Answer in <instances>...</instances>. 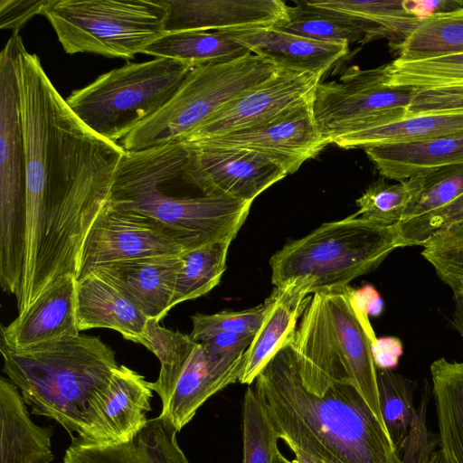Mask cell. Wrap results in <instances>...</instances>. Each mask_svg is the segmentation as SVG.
<instances>
[{"mask_svg": "<svg viewBox=\"0 0 463 463\" xmlns=\"http://www.w3.org/2000/svg\"><path fill=\"white\" fill-rule=\"evenodd\" d=\"M311 298V285L305 279L274 287L264 301L265 316L244 354L238 382L248 385L253 383L261 370L294 335L297 323Z\"/></svg>", "mask_w": 463, "mask_h": 463, "instance_id": "21", "label": "cell"}, {"mask_svg": "<svg viewBox=\"0 0 463 463\" xmlns=\"http://www.w3.org/2000/svg\"><path fill=\"white\" fill-rule=\"evenodd\" d=\"M79 335L76 278L65 274L51 282L9 325L2 326L1 345L24 349Z\"/></svg>", "mask_w": 463, "mask_h": 463, "instance_id": "18", "label": "cell"}, {"mask_svg": "<svg viewBox=\"0 0 463 463\" xmlns=\"http://www.w3.org/2000/svg\"><path fill=\"white\" fill-rule=\"evenodd\" d=\"M279 437L317 463H402L345 377L299 360L288 341L252 383Z\"/></svg>", "mask_w": 463, "mask_h": 463, "instance_id": "2", "label": "cell"}, {"mask_svg": "<svg viewBox=\"0 0 463 463\" xmlns=\"http://www.w3.org/2000/svg\"><path fill=\"white\" fill-rule=\"evenodd\" d=\"M177 432L168 419L159 415L127 442L100 444L72 437L62 463H189L177 442Z\"/></svg>", "mask_w": 463, "mask_h": 463, "instance_id": "19", "label": "cell"}, {"mask_svg": "<svg viewBox=\"0 0 463 463\" xmlns=\"http://www.w3.org/2000/svg\"><path fill=\"white\" fill-rule=\"evenodd\" d=\"M423 183L422 174L397 184L379 179L372 183L356 200L358 211L355 213L379 223L397 224L418 199Z\"/></svg>", "mask_w": 463, "mask_h": 463, "instance_id": "33", "label": "cell"}, {"mask_svg": "<svg viewBox=\"0 0 463 463\" xmlns=\"http://www.w3.org/2000/svg\"><path fill=\"white\" fill-rule=\"evenodd\" d=\"M422 175V191L401 222L427 216L463 194V164L432 169Z\"/></svg>", "mask_w": 463, "mask_h": 463, "instance_id": "39", "label": "cell"}, {"mask_svg": "<svg viewBox=\"0 0 463 463\" xmlns=\"http://www.w3.org/2000/svg\"><path fill=\"white\" fill-rule=\"evenodd\" d=\"M153 390L136 371L119 365L114 372L98 421L88 440L100 444L128 441L148 420ZM82 439V438H81Z\"/></svg>", "mask_w": 463, "mask_h": 463, "instance_id": "23", "label": "cell"}, {"mask_svg": "<svg viewBox=\"0 0 463 463\" xmlns=\"http://www.w3.org/2000/svg\"><path fill=\"white\" fill-rule=\"evenodd\" d=\"M26 165V231L19 298L33 303L54 279L76 278L80 250L107 203L125 150L87 128L37 55L19 56Z\"/></svg>", "mask_w": 463, "mask_h": 463, "instance_id": "1", "label": "cell"}, {"mask_svg": "<svg viewBox=\"0 0 463 463\" xmlns=\"http://www.w3.org/2000/svg\"><path fill=\"white\" fill-rule=\"evenodd\" d=\"M49 0H1L0 27L18 32L36 14H42Z\"/></svg>", "mask_w": 463, "mask_h": 463, "instance_id": "44", "label": "cell"}, {"mask_svg": "<svg viewBox=\"0 0 463 463\" xmlns=\"http://www.w3.org/2000/svg\"><path fill=\"white\" fill-rule=\"evenodd\" d=\"M382 415L392 442L400 455L411 425L415 383L393 370L377 369Z\"/></svg>", "mask_w": 463, "mask_h": 463, "instance_id": "35", "label": "cell"}, {"mask_svg": "<svg viewBox=\"0 0 463 463\" xmlns=\"http://www.w3.org/2000/svg\"><path fill=\"white\" fill-rule=\"evenodd\" d=\"M184 146L188 160L183 178L203 195L252 203L269 186L291 174L281 160L260 152L207 145Z\"/></svg>", "mask_w": 463, "mask_h": 463, "instance_id": "14", "label": "cell"}, {"mask_svg": "<svg viewBox=\"0 0 463 463\" xmlns=\"http://www.w3.org/2000/svg\"><path fill=\"white\" fill-rule=\"evenodd\" d=\"M321 78L281 70L218 109L178 140L192 144L270 123L312 103Z\"/></svg>", "mask_w": 463, "mask_h": 463, "instance_id": "15", "label": "cell"}, {"mask_svg": "<svg viewBox=\"0 0 463 463\" xmlns=\"http://www.w3.org/2000/svg\"><path fill=\"white\" fill-rule=\"evenodd\" d=\"M266 312L265 304L241 310H223L214 314H195L191 317L193 330L191 338L195 342L223 333L256 335Z\"/></svg>", "mask_w": 463, "mask_h": 463, "instance_id": "40", "label": "cell"}, {"mask_svg": "<svg viewBox=\"0 0 463 463\" xmlns=\"http://www.w3.org/2000/svg\"><path fill=\"white\" fill-rule=\"evenodd\" d=\"M274 27L307 39L346 43H367L383 38L373 25L348 16L313 7L307 1L289 6L288 17Z\"/></svg>", "mask_w": 463, "mask_h": 463, "instance_id": "28", "label": "cell"}, {"mask_svg": "<svg viewBox=\"0 0 463 463\" xmlns=\"http://www.w3.org/2000/svg\"><path fill=\"white\" fill-rule=\"evenodd\" d=\"M167 9L165 33L232 32L273 26L288 17L280 0H162Z\"/></svg>", "mask_w": 463, "mask_h": 463, "instance_id": "17", "label": "cell"}, {"mask_svg": "<svg viewBox=\"0 0 463 463\" xmlns=\"http://www.w3.org/2000/svg\"><path fill=\"white\" fill-rule=\"evenodd\" d=\"M1 463H50L52 426L34 423L18 388L0 379Z\"/></svg>", "mask_w": 463, "mask_h": 463, "instance_id": "25", "label": "cell"}, {"mask_svg": "<svg viewBox=\"0 0 463 463\" xmlns=\"http://www.w3.org/2000/svg\"><path fill=\"white\" fill-rule=\"evenodd\" d=\"M429 398V384H425L400 453L402 463H444L439 440L432 435L428 425Z\"/></svg>", "mask_w": 463, "mask_h": 463, "instance_id": "41", "label": "cell"}, {"mask_svg": "<svg viewBox=\"0 0 463 463\" xmlns=\"http://www.w3.org/2000/svg\"><path fill=\"white\" fill-rule=\"evenodd\" d=\"M280 71L253 53L194 67L173 98L126 136L121 146L125 151H140L177 140L218 109Z\"/></svg>", "mask_w": 463, "mask_h": 463, "instance_id": "7", "label": "cell"}, {"mask_svg": "<svg viewBox=\"0 0 463 463\" xmlns=\"http://www.w3.org/2000/svg\"><path fill=\"white\" fill-rule=\"evenodd\" d=\"M187 145L238 147L260 152L281 160L291 174L327 146L317 126L312 103L266 125Z\"/></svg>", "mask_w": 463, "mask_h": 463, "instance_id": "16", "label": "cell"}, {"mask_svg": "<svg viewBox=\"0 0 463 463\" xmlns=\"http://www.w3.org/2000/svg\"><path fill=\"white\" fill-rule=\"evenodd\" d=\"M142 53L197 66L238 59L251 52L222 32L184 31L165 33Z\"/></svg>", "mask_w": 463, "mask_h": 463, "instance_id": "29", "label": "cell"}, {"mask_svg": "<svg viewBox=\"0 0 463 463\" xmlns=\"http://www.w3.org/2000/svg\"><path fill=\"white\" fill-rule=\"evenodd\" d=\"M137 343L160 362L158 377L150 385L162 402L160 416L168 419L179 432L214 394L205 350L190 335L165 328L156 319L148 320Z\"/></svg>", "mask_w": 463, "mask_h": 463, "instance_id": "12", "label": "cell"}, {"mask_svg": "<svg viewBox=\"0 0 463 463\" xmlns=\"http://www.w3.org/2000/svg\"><path fill=\"white\" fill-rule=\"evenodd\" d=\"M364 150L383 177L400 182L432 169L463 164V132Z\"/></svg>", "mask_w": 463, "mask_h": 463, "instance_id": "26", "label": "cell"}, {"mask_svg": "<svg viewBox=\"0 0 463 463\" xmlns=\"http://www.w3.org/2000/svg\"><path fill=\"white\" fill-rule=\"evenodd\" d=\"M192 69L168 58L128 63L73 91L66 102L87 128L117 143L157 113Z\"/></svg>", "mask_w": 463, "mask_h": 463, "instance_id": "6", "label": "cell"}, {"mask_svg": "<svg viewBox=\"0 0 463 463\" xmlns=\"http://www.w3.org/2000/svg\"><path fill=\"white\" fill-rule=\"evenodd\" d=\"M76 318L80 332L108 328L135 343L149 320L134 302L96 271L76 280Z\"/></svg>", "mask_w": 463, "mask_h": 463, "instance_id": "24", "label": "cell"}, {"mask_svg": "<svg viewBox=\"0 0 463 463\" xmlns=\"http://www.w3.org/2000/svg\"><path fill=\"white\" fill-rule=\"evenodd\" d=\"M243 463H274L279 437L252 384L242 405Z\"/></svg>", "mask_w": 463, "mask_h": 463, "instance_id": "36", "label": "cell"}, {"mask_svg": "<svg viewBox=\"0 0 463 463\" xmlns=\"http://www.w3.org/2000/svg\"><path fill=\"white\" fill-rule=\"evenodd\" d=\"M421 255L454 293L463 289V222L430 238Z\"/></svg>", "mask_w": 463, "mask_h": 463, "instance_id": "38", "label": "cell"}, {"mask_svg": "<svg viewBox=\"0 0 463 463\" xmlns=\"http://www.w3.org/2000/svg\"><path fill=\"white\" fill-rule=\"evenodd\" d=\"M403 352L402 342L396 336L377 338L373 345V357L377 369L393 370Z\"/></svg>", "mask_w": 463, "mask_h": 463, "instance_id": "45", "label": "cell"}, {"mask_svg": "<svg viewBox=\"0 0 463 463\" xmlns=\"http://www.w3.org/2000/svg\"><path fill=\"white\" fill-rule=\"evenodd\" d=\"M457 292L460 293V294H461V296L463 297V289H461V290H459V291H457ZM455 293H456V292H455Z\"/></svg>", "mask_w": 463, "mask_h": 463, "instance_id": "50", "label": "cell"}, {"mask_svg": "<svg viewBox=\"0 0 463 463\" xmlns=\"http://www.w3.org/2000/svg\"><path fill=\"white\" fill-rule=\"evenodd\" d=\"M181 255L137 259L100 266L96 271L110 281L148 317L160 321L172 301Z\"/></svg>", "mask_w": 463, "mask_h": 463, "instance_id": "22", "label": "cell"}, {"mask_svg": "<svg viewBox=\"0 0 463 463\" xmlns=\"http://www.w3.org/2000/svg\"><path fill=\"white\" fill-rule=\"evenodd\" d=\"M69 54L133 59L165 33L162 0H49L43 11Z\"/></svg>", "mask_w": 463, "mask_h": 463, "instance_id": "8", "label": "cell"}, {"mask_svg": "<svg viewBox=\"0 0 463 463\" xmlns=\"http://www.w3.org/2000/svg\"><path fill=\"white\" fill-rule=\"evenodd\" d=\"M222 33L281 70L321 77L349 51L346 43L315 41L274 26Z\"/></svg>", "mask_w": 463, "mask_h": 463, "instance_id": "20", "label": "cell"}, {"mask_svg": "<svg viewBox=\"0 0 463 463\" xmlns=\"http://www.w3.org/2000/svg\"><path fill=\"white\" fill-rule=\"evenodd\" d=\"M463 222V194L438 211L395 224L401 248L421 246L435 234Z\"/></svg>", "mask_w": 463, "mask_h": 463, "instance_id": "42", "label": "cell"}, {"mask_svg": "<svg viewBox=\"0 0 463 463\" xmlns=\"http://www.w3.org/2000/svg\"><path fill=\"white\" fill-rule=\"evenodd\" d=\"M290 450L294 453L297 463H317L297 449H291Z\"/></svg>", "mask_w": 463, "mask_h": 463, "instance_id": "48", "label": "cell"}, {"mask_svg": "<svg viewBox=\"0 0 463 463\" xmlns=\"http://www.w3.org/2000/svg\"><path fill=\"white\" fill-rule=\"evenodd\" d=\"M451 323L463 338V297L458 292L454 293V310Z\"/></svg>", "mask_w": 463, "mask_h": 463, "instance_id": "47", "label": "cell"}, {"mask_svg": "<svg viewBox=\"0 0 463 463\" xmlns=\"http://www.w3.org/2000/svg\"><path fill=\"white\" fill-rule=\"evenodd\" d=\"M3 371L34 415L90 438L111 377L115 352L99 337L77 335L24 349L3 345Z\"/></svg>", "mask_w": 463, "mask_h": 463, "instance_id": "3", "label": "cell"}, {"mask_svg": "<svg viewBox=\"0 0 463 463\" xmlns=\"http://www.w3.org/2000/svg\"><path fill=\"white\" fill-rule=\"evenodd\" d=\"M386 85L419 90L463 87V53L387 64Z\"/></svg>", "mask_w": 463, "mask_h": 463, "instance_id": "34", "label": "cell"}, {"mask_svg": "<svg viewBox=\"0 0 463 463\" xmlns=\"http://www.w3.org/2000/svg\"><path fill=\"white\" fill-rule=\"evenodd\" d=\"M397 52L405 61L462 54L463 8L421 18Z\"/></svg>", "mask_w": 463, "mask_h": 463, "instance_id": "31", "label": "cell"}, {"mask_svg": "<svg viewBox=\"0 0 463 463\" xmlns=\"http://www.w3.org/2000/svg\"><path fill=\"white\" fill-rule=\"evenodd\" d=\"M184 251L176 238L156 221L107 202L82 242L76 280L103 265Z\"/></svg>", "mask_w": 463, "mask_h": 463, "instance_id": "13", "label": "cell"}, {"mask_svg": "<svg viewBox=\"0 0 463 463\" xmlns=\"http://www.w3.org/2000/svg\"><path fill=\"white\" fill-rule=\"evenodd\" d=\"M233 239L234 236H229L181 254L173 307L206 295L220 283L226 269L227 254Z\"/></svg>", "mask_w": 463, "mask_h": 463, "instance_id": "32", "label": "cell"}, {"mask_svg": "<svg viewBox=\"0 0 463 463\" xmlns=\"http://www.w3.org/2000/svg\"><path fill=\"white\" fill-rule=\"evenodd\" d=\"M452 112H463V87L416 91L407 108V116Z\"/></svg>", "mask_w": 463, "mask_h": 463, "instance_id": "43", "label": "cell"}, {"mask_svg": "<svg viewBox=\"0 0 463 463\" xmlns=\"http://www.w3.org/2000/svg\"><path fill=\"white\" fill-rule=\"evenodd\" d=\"M387 64L362 70L349 68L339 80L319 82L313 101V115L325 142L385 125L407 116L414 90L386 85Z\"/></svg>", "mask_w": 463, "mask_h": 463, "instance_id": "10", "label": "cell"}, {"mask_svg": "<svg viewBox=\"0 0 463 463\" xmlns=\"http://www.w3.org/2000/svg\"><path fill=\"white\" fill-rule=\"evenodd\" d=\"M274 463H297L296 460H290L286 458L279 449L277 450L274 457Z\"/></svg>", "mask_w": 463, "mask_h": 463, "instance_id": "49", "label": "cell"}, {"mask_svg": "<svg viewBox=\"0 0 463 463\" xmlns=\"http://www.w3.org/2000/svg\"><path fill=\"white\" fill-rule=\"evenodd\" d=\"M24 48L13 32L0 53V279L23 278L26 231V165L19 88Z\"/></svg>", "mask_w": 463, "mask_h": 463, "instance_id": "9", "label": "cell"}, {"mask_svg": "<svg viewBox=\"0 0 463 463\" xmlns=\"http://www.w3.org/2000/svg\"><path fill=\"white\" fill-rule=\"evenodd\" d=\"M355 300L359 307L369 316H379L383 309V302L372 286L355 290Z\"/></svg>", "mask_w": 463, "mask_h": 463, "instance_id": "46", "label": "cell"}, {"mask_svg": "<svg viewBox=\"0 0 463 463\" xmlns=\"http://www.w3.org/2000/svg\"><path fill=\"white\" fill-rule=\"evenodd\" d=\"M401 248L394 225L358 216L325 222L306 236L286 243L269 260L271 282L282 287L307 280L312 294L346 287L375 269Z\"/></svg>", "mask_w": 463, "mask_h": 463, "instance_id": "4", "label": "cell"}, {"mask_svg": "<svg viewBox=\"0 0 463 463\" xmlns=\"http://www.w3.org/2000/svg\"><path fill=\"white\" fill-rule=\"evenodd\" d=\"M305 314L388 432L382 415L377 368L373 357L377 337L369 316L355 300V289L346 286L317 291L312 294Z\"/></svg>", "mask_w": 463, "mask_h": 463, "instance_id": "11", "label": "cell"}, {"mask_svg": "<svg viewBox=\"0 0 463 463\" xmlns=\"http://www.w3.org/2000/svg\"><path fill=\"white\" fill-rule=\"evenodd\" d=\"M255 335L223 333L200 342L206 354L213 393L239 380L243 356Z\"/></svg>", "mask_w": 463, "mask_h": 463, "instance_id": "37", "label": "cell"}, {"mask_svg": "<svg viewBox=\"0 0 463 463\" xmlns=\"http://www.w3.org/2000/svg\"><path fill=\"white\" fill-rule=\"evenodd\" d=\"M463 132V112L408 115L396 121L337 137L344 149L411 143Z\"/></svg>", "mask_w": 463, "mask_h": 463, "instance_id": "27", "label": "cell"}, {"mask_svg": "<svg viewBox=\"0 0 463 463\" xmlns=\"http://www.w3.org/2000/svg\"><path fill=\"white\" fill-rule=\"evenodd\" d=\"M108 202L156 221L185 250L236 237L251 206L250 202L228 197L171 195L135 151H125L120 159Z\"/></svg>", "mask_w": 463, "mask_h": 463, "instance_id": "5", "label": "cell"}, {"mask_svg": "<svg viewBox=\"0 0 463 463\" xmlns=\"http://www.w3.org/2000/svg\"><path fill=\"white\" fill-rule=\"evenodd\" d=\"M313 7L355 18L375 26L388 39L392 51H398L409 33L419 24L409 1L313 0Z\"/></svg>", "mask_w": 463, "mask_h": 463, "instance_id": "30", "label": "cell"}]
</instances>
